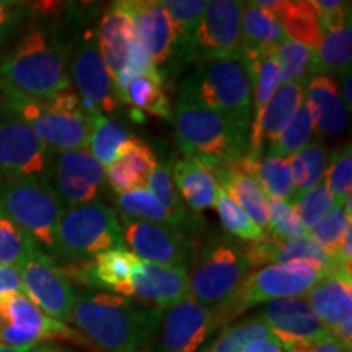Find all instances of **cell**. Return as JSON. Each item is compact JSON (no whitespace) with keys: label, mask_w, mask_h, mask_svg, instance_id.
<instances>
[{"label":"cell","mask_w":352,"mask_h":352,"mask_svg":"<svg viewBox=\"0 0 352 352\" xmlns=\"http://www.w3.org/2000/svg\"><path fill=\"white\" fill-rule=\"evenodd\" d=\"M129 250L118 248L96 254L94 259L80 263H69L63 267L64 274L87 287L103 289L122 297H132L131 272L138 264Z\"/></svg>","instance_id":"obj_22"},{"label":"cell","mask_w":352,"mask_h":352,"mask_svg":"<svg viewBox=\"0 0 352 352\" xmlns=\"http://www.w3.org/2000/svg\"><path fill=\"white\" fill-rule=\"evenodd\" d=\"M352 60V30L351 21L341 30L324 33L318 50L315 51L316 76L323 74H346L351 72Z\"/></svg>","instance_id":"obj_35"},{"label":"cell","mask_w":352,"mask_h":352,"mask_svg":"<svg viewBox=\"0 0 352 352\" xmlns=\"http://www.w3.org/2000/svg\"><path fill=\"white\" fill-rule=\"evenodd\" d=\"M327 188L336 199V204H344L346 197L352 191V152L347 144L340 151L333 152L329 158V165L324 171Z\"/></svg>","instance_id":"obj_48"},{"label":"cell","mask_w":352,"mask_h":352,"mask_svg":"<svg viewBox=\"0 0 352 352\" xmlns=\"http://www.w3.org/2000/svg\"><path fill=\"white\" fill-rule=\"evenodd\" d=\"M157 165L158 160L151 145L131 135L116 160L104 168V176L108 186L118 195H122L139 188H147L148 176Z\"/></svg>","instance_id":"obj_26"},{"label":"cell","mask_w":352,"mask_h":352,"mask_svg":"<svg viewBox=\"0 0 352 352\" xmlns=\"http://www.w3.org/2000/svg\"><path fill=\"white\" fill-rule=\"evenodd\" d=\"M245 253L250 270L264 267L270 264H285L294 261H305L315 264L324 274L336 271L351 272V267L342 266L333 254L324 252L310 236L297 240H276L264 236L263 240L245 243Z\"/></svg>","instance_id":"obj_21"},{"label":"cell","mask_w":352,"mask_h":352,"mask_svg":"<svg viewBox=\"0 0 352 352\" xmlns=\"http://www.w3.org/2000/svg\"><path fill=\"white\" fill-rule=\"evenodd\" d=\"M118 248H124L121 223L108 204L98 201L64 210L52 252L57 258L80 263Z\"/></svg>","instance_id":"obj_6"},{"label":"cell","mask_w":352,"mask_h":352,"mask_svg":"<svg viewBox=\"0 0 352 352\" xmlns=\"http://www.w3.org/2000/svg\"><path fill=\"white\" fill-rule=\"evenodd\" d=\"M80 334L108 352H140L155 338L162 311L108 292L76 297L72 318Z\"/></svg>","instance_id":"obj_1"},{"label":"cell","mask_w":352,"mask_h":352,"mask_svg":"<svg viewBox=\"0 0 352 352\" xmlns=\"http://www.w3.org/2000/svg\"><path fill=\"white\" fill-rule=\"evenodd\" d=\"M253 67V88H254V107L252 109V132L256 131L261 120L264 108H266L267 101L274 95V91L279 88L280 83V69L277 64L276 57L270 56L264 57L261 60L252 64Z\"/></svg>","instance_id":"obj_43"},{"label":"cell","mask_w":352,"mask_h":352,"mask_svg":"<svg viewBox=\"0 0 352 352\" xmlns=\"http://www.w3.org/2000/svg\"><path fill=\"white\" fill-rule=\"evenodd\" d=\"M30 352H74L69 349H64V347H59L52 342H41V344H36Z\"/></svg>","instance_id":"obj_55"},{"label":"cell","mask_w":352,"mask_h":352,"mask_svg":"<svg viewBox=\"0 0 352 352\" xmlns=\"http://www.w3.org/2000/svg\"><path fill=\"white\" fill-rule=\"evenodd\" d=\"M25 6L16 2H0V46L6 41L19 21L23 19Z\"/></svg>","instance_id":"obj_51"},{"label":"cell","mask_w":352,"mask_h":352,"mask_svg":"<svg viewBox=\"0 0 352 352\" xmlns=\"http://www.w3.org/2000/svg\"><path fill=\"white\" fill-rule=\"evenodd\" d=\"M122 240L135 258L165 266H183L192 263L195 245L186 232L166 223L122 219Z\"/></svg>","instance_id":"obj_14"},{"label":"cell","mask_w":352,"mask_h":352,"mask_svg":"<svg viewBox=\"0 0 352 352\" xmlns=\"http://www.w3.org/2000/svg\"><path fill=\"white\" fill-rule=\"evenodd\" d=\"M214 208L217 209L220 222H222L223 228L233 236L240 240H246L248 243L253 241H259L266 236V233L259 230L256 223L246 215L243 209L227 195L223 189L219 188L217 199H215Z\"/></svg>","instance_id":"obj_42"},{"label":"cell","mask_w":352,"mask_h":352,"mask_svg":"<svg viewBox=\"0 0 352 352\" xmlns=\"http://www.w3.org/2000/svg\"><path fill=\"white\" fill-rule=\"evenodd\" d=\"M239 164L245 171L256 179L261 186L264 196H270V199L289 201L292 202L296 197V189H294L292 175L287 164V158L266 155L261 157L258 162L246 160L241 157Z\"/></svg>","instance_id":"obj_33"},{"label":"cell","mask_w":352,"mask_h":352,"mask_svg":"<svg viewBox=\"0 0 352 352\" xmlns=\"http://www.w3.org/2000/svg\"><path fill=\"white\" fill-rule=\"evenodd\" d=\"M270 209V236L276 240H297L308 236V230L298 219L292 202L267 199Z\"/></svg>","instance_id":"obj_46"},{"label":"cell","mask_w":352,"mask_h":352,"mask_svg":"<svg viewBox=\"0 0 352 352\" xmlns=\"http://www.w3.org/2000/svg\"><path fill=\"white\" fill-rule=\"evenodd\" d=\"M50 183L67 209L98 202L108 186L104 168L87 148L56 152Z\"/></svg>","instance_id":"obj_15"},{"label":"cell","mask_w":352,"mask_h":352,"mask_svg":"<svg viewBox=\"0 0 352 352\" xmlns=\"http://www.w3.org/2000/svg\"><path fill=\"white\" fill-rule=\"evenodd\" d=\"M69 50L56 26L30 25L0 64V80L34 100H50L70 88Z\"/></svg>","instance_id":"obj_2"},{"label":"cell","mask_w":352,"mask_h":352,"mask_svg":"<svg viewBox=\"0 0 352 352\" xmlns=\"http://www.w3.org/2000/svg\"><path fill=\"white\" fill-rule=\"evenodd\" d=\"M351 220L352 217L346 214L344 204H336L318 223H315V226L308 230V236H310L316 245L321 246L324 252L333 254V256L338 259L336 254L338 250H340L341 241L344 239L347 228L352 227ZM338 261H340V259H338ZM342 266H344V264H342Z\"/></svg>","instance_id":"obj_44"},{"label":"cell","mask_w":352,"mask_h":352,"mask_svg":"<svg viewBox=\"0 0 352 352\" xmlns=\"http://www.w3.org/2000/svg\"><path fill=\"white\" fill-rule=\"evenodd\" d=\"M346 100L347 104V111H349L351 108V103H352V98H351V72H347L344 76V83H342V101Z\"/></svg>","instance_id":"obj_56"},{"label":"cell","mask_w":352,"mask_h":352,"mask_svg":"<svg viewBox=\"0 0 352 352\" xmlns=\"http://www.w3.org/2000/svg\"><path fill=\"white\" fill-rule=\"evenodd\" d=\"M285 352H347L346 347L341 344L331 333L320 340L310 342H300V344L290 346Z\"/></svg>","instance_id":"obj_53"},{"label":"cell","mask_w":352,"mask_h":352,"mask_svg":"<svg viewBox=\"0 0 352 352\" xmlns=\"http://www.w3.org/2000/svg\"><path fill=\"white\" fill-rule=\"evenodd\" d=\"M147 186L151 188L148 191L157 197L158 202H160L166 212L170 214L175 227L182 228L183 232L191 230L195 217H191L186 204H184L183 199L178 195V191H176L173 178H171V164H168V162L158 164L155 166V170L152 171L151 176H148Z\"/></svg>","instance_id":"obj_37"},{"label":"cell","mask_w":352,"mask_h":352,"mask_svg":"<svg viewBox=\"0 0 352 352\" xmlns=\"http://www.w3.org/2000/svg\"><path fill=\"white\" fill-rule=\"evenodd\" d=\"M56 152L25 121L0 103V183L10 179H50Z\"/></svg>","instance_id":"obj_10"},{"label":"cell","mask_w":352,"mask_h":352,"mask_svg":"<svg viewBox=\"0 0 352 352\" xmlns=\"http://www.w3.org/2000/svg\"><path fill=\"white\" fill-rule=\"evenodd\" d=\"M127 13L134 28L135 39L151 59L158 65H166L173 52V28L168 13L157 0H124L118 2Z\"/></svg>","instance_id":"obj_20"},{"label":"cell","mask_w":352,"mask_h":352,"mask_svg":"<svg viewBox=\"0 0 352 352\" xmlns=\"http://www.w3.org/2000/svg\"><path fill=\"white\" fill-rule=\"evenodd\" d=\"M96 33H98V44L104 65H107L109 76L114 80V77L126 65L129 50L135 39L131 19L120 7V3L114 2L101 15Z\"/></svg>","instance_id":"obj_30"},{"label":"cell","mask_w":352,"mask_h":352,"mask_svg":"<svg viewBox=\"0 0 352 352\" xmlns=\"http://www.w3.org/2000/svg\"><path fill=\"white\" fill-rule=\"evenodd\" d=\"M311 134H314V122H311V116L307 104L302 101L300 108L294 114L292 121L283 131V134L270 145L267 155L283 158L294 155V153L302 151L303 147L310 144Z\"/></svg>","instance_id":"obj_41"},{"label":"cell","mask_w":352,"mask_h":352,"mask_svg":"<svg viewBox=\"0 0 352 352\" xmlns=\"http://www.w3.org/2000/svg\"><path fill=\"white\" fill-rule=\"evenodd\" d=\"M33 347H12V346L3 344V342H0V352H30Z\"/></svg>","instance_id":"obj_57"},{"label":"cell","mask_w":352,"mask_h":352,"mask_svg":"<svg viewBox=\"0 0 352 352\" xmlns=\"http://www.w3.org/2000/svg\"><path fill=\"white\" fill-rule=\"evenodd\" d=\"M256 3L274 16L280 28L284 30L285 36L308 47V50H318L321 39L324 36V30L311 2H303V0H294V2L261 0Z\"/></svg>","instance_id":"obj_27"},{"label":"cell","mask_w":352,"mask_h":352,"mask_svg":"<svg viewBox=\"0 0 352 352\" xmlns=\"http://www.w3.org/2000/svg\"><path fill=\"white\" fill-rule=\"evenodd\" d=\"M67 67L88 120L95 114L113 113L118 108L113 78L104 65L98 33L94 28L83 30L70 46Z\"/></svg>","instance_id":"obj_11"},{"label":"cell","mask_w":352,"mask_h":352,"mask_svg":"<svg viewBox=\"0 0 352 352\" xmlns=\"http://www.w3.org/2000/svg\"><path fill=\"white\" fill-rule=\"evenodd\" d=\"M324 274L315 264L294 261L270 264L246 276L239 292L222 307L215 308L220 327L236 318L248 308L280 298H300L307 296Z\"/></svg>","instance_id":"obj_8"},{"label":"cell","mask_w":352,"mask_h":352,"mask_svg":"<svg viewBox=\"0 0 352 352\" xmlns=\"http://www.w3.org/2000/svg\"><path fill=\"white\" fill-rule=\"evenodd\" d=\"M6 327H7V320H6V316H3L2 311H0V333L3 331V328Z\"/></svg>","instance_id":"obj_58"},{"label":"cell","mask_w":352,"mask_h":352,"mask_svg":"<svg viewBox=\"0 0 352 352\" xmlns=\"http://www.w3.org/2000/svg\"><path fill=\"white\" fill-rule=\"evenodd\" d=\"M303 103L318 135H338L347 127V109L331 76L318 74L307 83Z\"/></svg>","instance_id":"obj_25"},{"label":"cell","mask_w":352,"mask_h":352,"mask_svg":"<svg viewBox=\"0 0 352 352\" xmlns=\"http://www.w3.org/2000/svg\"><path fill=\"white\" fill-rule=\"evenodd\" d=\"M39 246L19 226L0 212V264L21 266Z\"/></svg>","instance_id":"obj_45"},{"label":"cell","mask_w":352,"mask_h":352,"mask_svg":"<svg viewBox=\"0 0 352 352\" xmlns=\"http://www.w3.org/2000/svg\"><path fill=\"white\" fill-rule=\"evenodd\" d=\"M303 101V87L296 83H285L279 85V88L267 101L264 108L261 120L256 131L250 134L248 151L245 153V158L248 162H258L263 157V151L266 142L270 145L283 134V131L292 121L294 114L300 108Z\"/></svg>","instance_id":"obj_23"},{"label":"cell","mask_w":352,"mask_h":352,"mask_svg":"<svg viewBox=\"0 0 352 352\" xmlns=\"http://www.w3.org/2000/svg\"><path fill=\"white\" fill-rule=\"evenodd\" d=\"M276 60L280 69V82L305 87L316 76L315 51L308 50L290 38H285L276 50Z\"/></svg>","instance_id":"obj_38"},{"label":"cell","mask_w":352,"mask_h":352,"mask_svg":"<svg viewBox=\"0 0 352 352\" xmlns=\"http://www.w3.org/2000/svg\"><path fill=\"white\" fill-rule=\"evenodd\" d=\"M210 175L217 176V186L227 192L246 215L256 223L259 230H270V209L267 197L264 196L261 186L248 171L241 168L239 160L230 164L209 166Z\"/></svg>","instance_id":"obj_24"},{"label":"cell","mask_w":352,"mask_h":352,"mask_svg":"<svg viewBox=\"0 0 352 352\" xmlns=\"http://www.w3.org/2000/svg\"><path fill=\"white\" fill-rule=\"evenodd\" d=\"M171 178L186 208L195 212L214 208L219 186L209 168L195 158L183 157L171 165Z\"/></svg>","instance_id":"obj_31"},{"label":"cell","mask_w":352,"mask_h":352,"mask_svg":"<svg viewBox=\"0 0 352 352\" xmlns=\"http://www.w3.org/2000/svg\"><path fill=\"white\" fill-rule=\"evenodd\" d=\"M300 160L305 165V170L308 173V189L318 186L321 179L324 178V171L328 166V151L324 144L321 142H311L302 151L297 152Z\"/></svg>","instance_id":"obj_50"},{"label":"cell","mask_w":352,"mask_h":352,"mask_svg":"<svg viewBox=\"0 0 352 352\" xmlns=\"http://www.w3.org/2000/svg\"><path fill=\"white\" fill-rule=\"evenodd\" d=\"M7 327L0 333V342L12 347H33L52 340L88 344L80 333L74 331L34 305L25 294H15L0 303Z\"/></svg>","instance_id":"obj_13"},{"label":"cell","mask_w":352,"mask_h":352,"mask_svg":"<svg viewBox=\"0 0 352 352\" xmlns=\"http://www.w3.org/2000/svg\"><path fill=\"white\" fill-rule=\"evenodd\" d=\"M140 113H151L158 118L171 120V104L164 91V74L135 77L126 90L122 91L120 100Z\"/></svg>","instance_id":"obj_34"},{"label":"cell","mask_w":352,"mask_h":352,"mask_svg":"<svg viewBox=\"0 0 352 352\" xmlns=\"http://www.w3.org/2000/svg\"><path fill=\"white\" fill-rule=\"evenodd\" d=\"M19 267L25 296L47 316L67 324L77 296L63 267L41 248L34 250Z\"/></svg>","instance_id":"obj_12"},{"label":"cell","mask_w":352,"mask_h":352,"mask_svg":"<svg viewBox=\"0 0 352 352\" xmlns=\"http://www.w3.org/2000/svg\"><path fill=\"white\" fill-rule=\"evenodd\" d=\"M220 327L215 308L201 305L195 298L168 308L162 328V352H197Z\"/></svg>","instance_id":"obj_17"},{"label":"cell","mask_w":352,"mask_h":352,"mask_svg":"<svg viewBox=\"0 0 352 352\" xmlns=\"http://www.w3.org/2000/svg\"><path fill=\"white\" fill-rule=\"evenodd\" d=\"M131 290L144 305L168 310L189 296L188 267L165 266L139 259L131 272Z\"/></svg>","instance_id":"obj_19"},{"label":"cell","mask_w":352,"mask_h":352,"mask_svg":"<svg viewBox=\"0 0 352 352\" xmlns=\"http://www.w3.org/2000/svg\"><path fill=\"white\" fill-rule=\"evenodd\" d=\"M243 7L245 2L239 0H210L206 3L192 60L199 64L220 57L241 56Z\"/></svg>","instance_id":"obj_16"},{"label":"cell","mask_w":352,"mask_h":352,"mask_svg":"<svg viewBox=\"0 0 352 352\" xmlns=\"http://www.w3.org/2000/svg\"><path fill=\"white\" fill-rule=\"evenodd\" d=\"M311 6L318 13L320 23L323 26L324 33L336 32L346 26L351 21V3L342 0H315Z\"/></svg>","instance_id":"obj_49"},{"label":"cell","mask_w":352,"mask_h":352,"mask_svg":"<svg viewBox=\"0 0 352 352\" xmlns=\"http://www.w3.org/2000/svg\"><path fill=\"white\" fill-rule=\"evenodd\" d=\"M191 266L189 297L210 308L230 300L250 274L245 245L227 235L210 236L195 253Z\"/></svg>","instance_id":"obj_5"},{"label":"cell","mask_w":352,"mask_h":352,"mask_svg":"<svg viewBox=\"0 0 352 352\" xmlns=\"http://www.w3.org/2000/svg\"><path fill=\"white\" fill-rule=\"evenodd\" d=\"M64 210L50 179L23 178L0 183V212L28 233L41 250L54 252L57 226Z\"/></svg>","instance_id":"obj_7"},{"label":"cell","mask_w":352,"mask_h":352,"mask_svg":"<svg viewBox=\"0 0 352 352\" xmlns=\"http://www.w3.org/2000/svg\"><path fill=\"white\" fill-rule=\"evenodd\" d=\"M261 318L284 349L327 336L331 331L321 323L307 298H280L264 303Z\"/></svg>","instance_id":"obj_18"},{"label":"cell","mask_w":352,"mask_h":352,"mask_svg":"<svg viewBox=\"0 0 352 352\" xmlns=\"http://www.w3.org/2000/svg\"><path fill=\"white\" fill-rule=\"evenodd\" d=\"M292 204L297 210V215L303 223V227L310 230L315 223H318L336 206V199H334L331 191L327 188V184L320 183L318 186L296 196Z\"/></svg>","instance_id":"obj_47"},{"label":"cell","mask_w":352,"mask_h":352,"mask_svg":"<svg viewBox=\"0 0 352 352\" xmlns=\"http://www.w3.org/2000/svg\"><path fill=\"white\" fill-rule=\"evenodd\" d=\"M311 310L329 331L352 314L351 272L336 271L323 276L307 294Z\"/></svg>","instance_id":"obj_29"},{"label":"cell","mask_w":352,"mask_h":352,"mask_svg":"<svg viewBox=\"0 0 352 352\" xmlns=\"http://www.w3.org/2000/svg\"><path fill=\"white\" fill-rule=\"evenodd\" d=\"M206 3L208 2L204 0H165L162 2L170 16L171 28H173L171 59H175L176 63L179 60L191 63L195 57L196 36L199 32Z\"/></svg>","instance_id":"obj_32"},{"label":"cell","mask_w":352,"mask_h":352,"mask_svg":"<svg viewBox=\"0 0 352 352\" xmlns=\"http://www.w3.org/2000/svg\"><path fill=\"white\" fill-rule=\"evenodd\" d=\"M140 352H142V351H140Z\"/></svg>","instance_id":"obj_59"},{"label":"cell","mask_w":352,"mask_h":352,"mask_svg":"<svg viewBox=\"0 0 352 352\" xmlns=\"http://www.w3.org/2000/svg\"><path fill=\"white\" fill-rule=\"evenodd\" d=\"M0 103L30 126L54 152L80 151L90 142L91 124L87 114H70L50 100L25 96L0 80Z\"/></svg>","instance_id":"obj_9"},{"label":"cell","mask_w":352,"mask_h":352,"mask_svg":"<svg viewBox=\"0 0 352 352\" xmlns=\"http://www.w3.org/2000/svg\"><path fill=\"white\" fill-rule=\"evenodd\" d=\"M90 124L91 132L90 142H88L90 151L88 152L103 168H107L120 155L121 148L129 140L131 134L124 126L108 120L104 114H95L94 118H90Z\"/></svg>","instance_id":"obj_36"},{"label":"cell","mask_w":352,"mask_h":352,"mask_svg":"<svg viewBox=\"0 0 352 352\" xmlns=\"http://www.w3.org/2000/svg\"><path fill=\"white\" fill-rule=\"evenodd\" d=\"M179 96L227 114L250 127L253 109V67L243 54L197 64L183 82Z\"/></svg>","instance_id":"obj_4"},{"label":"cell","mask_w":352,"mask_h":352,"mask_svg":"<svg viewBox=\"0 0 352 352\" xmlns=\"http://www.w3.org/2000/svg\"><path fill=\"white\" fill-rule=\"evenodd\" d=\"M285 38L284 30L270 12L256 2L245 3L241 16V54L250 64L274 56Z\"/></svg>","instance_id":"obj_28"},{"label":"cell","mask_w":352,"mask_h":352,"mask_svg":"<svg viewBox=\"0 0 352 352\" xmlns=\"http://www.w3.org/2000/svg\"><path fill=\"white\" fill-rule=\"evenodd\" d=\"M267 336H272V333L261 315L250 316L227 327L204 352H241L250 342Z\"/></svg>","instance_id":"obj_40"},{"label":"cell","mask_w":352,"mask_h":352,"mask_svg":"<svg viewBox=\"0 0 352 352\" xmlns=\"http://www.w3.org/2000/svg\"><path fill=\"white\" fill-rule=\"evenodd\" d=\"M15 294H23L20 267L0 264V303Z\"/></svg>","instance_id":"obj_52"},{"label":"cell","mask_w":352,"mask_h":352,"mask_svg":"<svg viewBox=\"0 0 352 352\" xmlns=\"http://www.w3.org/2000/svg\"><path fill=\"white\" fill-rule=\"evenodd\" d=\"M116 206L118 209H120L122 219L142 220V222L153 223H166V226L175 227L170 214L166 212L164 206L158 202L157 197L153 196L147 188H139L134 189V191H127L122 192V195H118Z\"/></svg>","instance_id":"obj_39"},{"label":"cell","mask_w":352,"mask_h":352,"mask_svg":"<svg viewBox=\"0 0 352 352\" xmlns=\"http://www.w3.org/2000/svg\"><path fill=\"white\" fill-rule=\"evenodd\" d=\"M173 116L179 152L208 168L240 160L248 151L250 127L227 114L178 96Z\"/></svg>","instance_id":"obj_3"},{"label":"cell","mask_w":352,"mask_h":352,"mask_svg":"<svg viewBox=\"0 0 352 352\" xmlns=\"http://www.w3.org/2000/svg\"><path fill=\"white\" fill-rule=\"evenodd\" d=\"M241 352H285V349L274 336H267L250 342Z\"/></svg>","instance_id":"obj_54"}]
</instances>
